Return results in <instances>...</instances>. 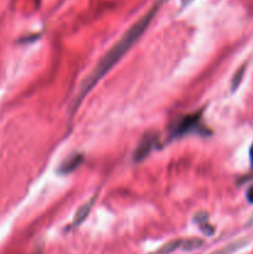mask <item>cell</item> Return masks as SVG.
<instances>
[{
  "instance_id": "obj_1",
  "label": "cell",
  "mask_w": 253,
  "mask_h": 254,
  "mask_svg": "<svg viewBox=\"0 0 253 254\" xmlns=\"http://www.w3.org/2000/svg\"><path fill=\"white\" fill-rule=\"evenodd\" d=\"M164 0H159L158 2H155L153 7L149 10L148 12L143 15L138 21L134 22L126 32H124L123 36L118 40V41L114 44L113 47H111L108 52L102 57L101 61L96 64V67L93 68V71L83 79V82L79 86L78 92L76 94V98H74L73 104L71 107V113L78 109V107L81 106L82 101L86 98L87 94H89V92L94 88L97 83L123 59L124 55L130 50V47L135 44L139 40V37L145 32V30L148 29V26L150 25L151 20L154 19L155 14L158 12L159 7L161 6Z\"/></svg>"
},
{
  "instance_id": "obj_2",
  "label": "cell",
  "mask_w": 253,
  "mask_h": 254,
  "mask_svg": "<svg viewBox=\"0 0 253 254\" xmlns=\"http://www.w3.org/2000/svg\"><path fill=\"white\" fill-rule=\"evenodd\" d=\"M201 113L202 112H197V113L188 114L181 118L176 119L174 126L171 127V136L176 138V136H183L185 134L190 133V131H196L201 126Z\"/></svg>"
},
{
  "instance_id": "obj_3",
  "label": "cell",
  "mask_w": 253,
  "mask_h": 254,
  "mask_svg": "<svg viewBox=\"0 0 253 254\" xmlns=\"http://www.w3.org/2000/svg\"><path fill=\"white\" fill-rule=\"evenodd\" d=\"M156 140H158L156 135H154V134H146V135L141 139L140 143L138 144L135 151H134V155H133L134 160L135 161L144 160V159L149 155V153L154 149V146H155L156 144Z\"/></svg>"
},
{
  "instance_id": "obj_4",
  "label": "cell",
  "mask_w": 253,
  "mask_h": 254,
  "mask_svg": "<svg viewBox=\"0 0 253 254\" xmlns=\"http://www.w3.org/2000/svg\"><path fill=\"white\" fill-rule=\"evenodd\" d=\"M83 161V155L82 154H74V155L68 156L66 160H63L61 163L59 168V174L61 175H67V174L72 173L73 170H76L79 165Z\"/></svg>"
},
{
  "instance_id": "obj_5",
  "label": "cell",
  "mask_w": 253,
  "mask_h": 254,
  "mask_svg": "<svg viewBox=\"0 0 253 254\" xmlns=\"http://www.w3.org/2000/svg\"><path fill=\"white\" fill-rule=\"evenodd\" d=\"M93 203H94V197L91 198L89 201H87V202H84L83 205L77 210L76 215H74V218H73V222H72V226H73V227L79 226L84 220H86L87 216H88L89 212H91L92 207H93Z\"/></svg>"
},
{
  "instance_id": "obj_6",
  "label": "cell",
  "mask_w": 253,
  "mask_h": 254,
  "mask_svg": "<svg viewBox=\"0 0 253 254\" xmlns=\"http://www.w3.org/2000/svg\"><path fill=\"white\" fill-rule=\"evenodd\" d=\"M248 243H250V240H248V238H241V240L233 241V242L228 243L227 246H225V247L221 248V250L215 251V252L210 254H232L237 252V251L241 250V248L246 247Z\"/></svg>"
},
{
  "instance_id": "obj_7",
  "label": "cell",
  "mask_w": 253,
  "mask_h": 254,
  "mask_svg": "<svg viewBox=\"0 0 253 254\" xmlns=\"http://www.w3.org/2000/svg\"><path fill=\"white\" fill-rule=\"evenodd\" d=\"M181 243H183V240H173L170 242H168L166 245H164L160 250L156 252V254H170L173 253L174 251H176L178 248L181 247Z\"/></svg>"
},
{
  "instance_id": "obj_8",
  "label": "cell",
  "mask_w": 253,
  "mask_h": 254,
  "mask_svg": "<svg viewBox=\"0 0 253 254\" xmlns=\"http://www.w3.org/2000/svg\"><path fill=\"white\" fill-rule=\"evenodd\" d=\"M202 245L203 241L200 238H189V240H183L180 248L183 251H193L196 248H200Z\"/></svg>"
},
{
  "instance_id": "obj_9",
  "label": "cell",
  "mask_w": 253,
  "mask_h": 254,
  "mask_svg": "<svg viewBox=\"0 0 253 254\" xmlns=\"http://www.w3.org/2000/svg\"><path fill=\"white\" fill-rule=\"evenodd\" d=\"M245 72H246V64H243V66H241L240 68H238V71L235 73V76H233L232 78V83H231L232 92H235L236 89L240 87L241 82H242L243 79V76H245Z\"/></svg>"
},
{
  "instance_id": "obj_10",
  "label": "cell",
  "mask_w": 253,
  "mask_h": 254,
  "mask_svg": "<svg viewBox=\"0 0 253 254\" xmlns=\"http://www.w3.org/2000/svg\"><path fill=\"white\" fill-rule=\"evenodd\" d=\"M200 230L202 231V232L205 233L206 236H212L213 233H215V228H213L211 225H208L207 222L201 223V225H200Z\"/></svg>"
},
{
  "instance_id": "obj_11",
  "label": "cell",
  "mask_w": 253,
  "mask_h": 254,
  "mask_svg": "<svg viewBox=\"0 0 253 254\" xmlns=\"http://www.w3.org/2000/svg\"><path fill=\"white\" fill-rule=\"evenodd\" d=\"M193 220H195V222H197L198 225H201V223H203V222H207V213L206 212L196 213Z\"/></svg>"
},
{
  "instance_id": "obj_12",
  "label": "cell",
  "mask_w": 253,
  "mask_h": 254,
  "mask_svg": "<svg viewBox=\"0 0 253 254\" xmlns=\"http://www.w3.org/2000/svg\"><path fill=\"white\" fill-rule=\"evenodd\" d=\"M246 197H247V200L250 201L251 203H253V186H251V188L247 190Z\"/></svg>"
},
{
  "instance_id": "obj_13",
  "label": "cell",
  "mask_w": 253,
  "mask_h": 254,
  "mask_svg": "<svg viewBox=\"0 0 253 254\" xmlns=\"http://www.w3.org/2000/svg\"><path fill=\"white\" fill-rule=\"evenodd\" d=\"M191 1H193V0H181V4H183V6H186V5L190 4Z\"/></svg>"
},
{
  "instance_id": "obj_14",
  "label": "cell",
  "mask_w": 253,
  "mask_h": 254,
  "mask_svg": "<svg viewBox=\"0 0 253 254\" xmlns=\"http://www.w3.org/2000/svg\"><path fill=\"white\" fill-rule=\"evenodd\" d=\"M250 156H251V164L253 166V145L251 146V150H250Z\"/></svg>"
}]
</instances>
